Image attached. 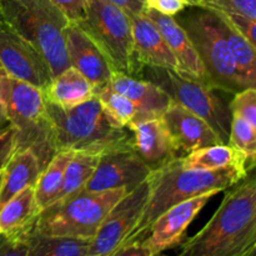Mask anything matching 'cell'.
Segmentation results:
<instances>
[{"label": "cell", "instance_id": "6da1fadb", "mask_svg": "<svg viewBox=\"0 0 256 256\" xmlns=\"http://www.w3.org/2000/svg\"><path fill=\"white\" fill-rule=\"evenodd\" d=\"M249 178V176H248ZM178 256H256V182L245 178L224 196Z\"/></svg>", "mask_w": 256, "mask_h": 256}, {"label": "cell", "instance_id": "7a4b0ae2", "mask_svg": "<svg viewBox=\"0 0 256 256\" xmlns=\"http://www.w3.org/2000/svg\"><path fill=\"white\" fill-rule=\"evenodd\" d=\"M252 166V164H238L218 170H195L182 166L176 159L152 172L146 205L128 242L144 239L152 222L174 205L209 192L219 194L235 186L249 176Z\"/></svg>", "mask_w": 256, "mask_h": 256}, {"label": "cell", "instance_id": "3957f363", "mask_svg": "<svg viewBox=\"0 0 256 256\" xmlns=\"http://www.w3.org/2000/svg\"><path fill=\"white\" fill-rule=\"evenodd\" d=\"M50 140L58 152H104L132 142L129 129L112 124L96 96L72 108L45 102Z\"/></svg>", "mask_w": 256, "mask_h": 256}, {"label": "cell", "instance_id": "277c9868", "mask_svg": "<svg viewBox=\"0 0 256 256\" xmlns=\"http://www.w3.org/2000/svg\"><path fill=\"white\" fill-rule=\"evenodd\" d=\"M0 5L5 24L42 55L52 78L72 66L65 42L70 22L50 0H0Z\"/></svg>", "mask_w": 256, "mask_h": 256}, {"label": "cell", "instance_id": "5b68a950", "mask_svg": "<svg viewBox=\"0 0 256 256\" xmlns=\"http://www.w3.org/2000/svg\"><path fill=\"white\" fill-rule=\"evenodd\" d=\"M174 19L192 40L214 89L235 94L249 88L238 72L216 12L199 4H189Z\"/></svg>", "mask_w": 256, "mask_h": 256}, {"label": "cell", "instance_id": "8992f818", "mask_svg": "<svg viewBox=\"0 0 256 256\" xmlns=\"http://www.w3.org/2000/svg\"><path fill=\"white\" fill-rule=\"evenodd\" d=\"M125 194V189L82 190L42 209L32 230L42 235L92 240L108 212Z\"/></svg>", "mask_w": 256, "mask_h": 256}, {"label": "cell", "instance_id": "52a82bcc", "mask_svg": "<svg viewBox=\"0 0 256 256\" xmlns=\"http://www.w3.org/2000/svg\"><path fill=\"white\" fill-rule=\"evenodd\" d=\"M0 95L10 126L15 130L16 149L34 150L44 169L56 152L50 140L42 90L9 76L2 69Z\"/></svg>", "mask_w": 256, "mask_h": 256}, {"label": "cell", "instance_id": "ba28073f", "mask_svg": "<svg viewBox=\"0 0 256 256\" xmlns=\"http://www.w3.org/2000/svg\"><path fill=\"white\" fill-rule=\"evenodd\" d=\"M136 76L156 84L172 102L205 120L220 142L228 144L232 112L229 104L216 94V89L172 70L149 65H142Z\"/></svg>", "mask_w": 256, "mask_h": 256}, {"label": "cell", "instance_id": "9c48e42d", "mask_svg": "<svg viewBox=\"0 0 256 256\" xmlns=\"http://www.w3.org/2000/svg\"><path fill=\"white\" fill-rule=\"evenodd\" d=\"M76 24L98 45L112 69L136 78L139 64L126 12L108 0H89L85 15Z\"/></svg>", "mask_w": 256, "mask_h": 256}, {"label": "cell", "instance_id": "30bf717a", "mask_svg": "<svg viewBox=\"0 0 256 256\" xmlns=\"http://www.w3.org/2000/svg\"><path fill=\"white\" fill-rule=\"evenodd\" d=\"M150 192V176L112 208L90 242L88 256H110L128 242L142 218Z\"/></svg>", "mask_w": 256, "mask_h": 256}, {"label": "cell", "instance_id": "8fae6325", "mask_svg": "<svg viewBox=\"0 0 256 256\" xmlns=\"http://www.w3.org/2000/svg\"><path fill=\"white\" fill-rule=\"evenodd\" d=\"M152 172L129 142L106 150L100 155L96 168L84 190L96 192L125 189L129 192L142 184Z\"/></svg>", "mask_w": 256, "mask_h": 256}, {"label": "cell", "instance_id": "7c38bea8", "mask_svg": "<svg viewBox=\"0 0 256 256\" xmlns=\"http://www.w3.org/2000/svg\"><path fill=\"white\" fill-rule=\"evenodd\" d=\"M0 64L9 76L40 90L52 80L49 65L42 55L5 22L0 24Z\"/></svg>", "mask_w": 256, "mask_h": 256}, {"label": "cell", "instance_id": "4fadbf2b", "mask_svg": "<svg viewBox=\"0 0 256 256\" xmlns=\"http://www.w3.org/2000/svg\"><path fill=\"white\" fill-rule=\"evenodd\" d=\"M215 195V192L200 195L174 205L162 212L152 222L142 239L145 246L152 254H160L179 245L192 220Z\"/></svg>", "mask_w": 256, "mask_h": 256}, {"label": "cell", "instance_id": "5bb4252c", "mask_svg": "<svg viewBox=\"0 0 256 256\" xmlns=\"http://www.w3.org/2000/svg\"><path fill=\"white\" fill-rule=\"evenodd\" d=\"M65 42L70 64L94 86L95 92L109 84L114 69L98 45L76 22L68 24Z\"/></svg>", "mask_w": 256, "mask_h": 256}, {"label": "cell", "instance_id": "9a60e30c", "mask_svg": "<svg viewBox=\"0 0 256 256\" xmlns=\"http://www.w3.org/2000/svg\"><path fill=\"white\" fill-rule=\"evenodd\" d=\"M128 129L132 132V149L152 172L182 158L162 118L138 120Z\"/></svg>", "mask_w": 256, "mask_h": 256}, {"label": "cell", "instance_id": "2e32d148", "mask_svg": "<svg viewBox=\"0 0 256 256\" xmlns=\"http://www.w3.org/2000/svg\"><path fill=\"white\" fill-rule=\"evenodd\" d=\"M144 14L156 25L162 32L170 52L178 64V74L189 79L196 80L212 88L204 65L189 39L185 30L174 19V16L160 14L152 9H145Z\"/></svg>", "mask_w": 256, "mask_h": 256}, {"label": "cell", "instance_id": "e0dca14e", "mask_svg": "<svg viewBox=\"0 0 256 256\" xmlns=\"http://www.w3.org/2000/svg\"><path fill=\"white\" fill-rule=\"evenodd\" d=\"M162 119L179 154H189L200 148L224 144L205 120L176 102H172Z\"/></svg>", "mask_w": 256, "mask_h": 256}, {"label": "cell", "instance_id": "ac0fdd59", "mask_svg": "<svg viewBox=\"0 0 256 256\" xmlns=\"http://www.w3.org/2000/svg\"><path fill=\"white\" fill-rule=\"evenodd\" d=\"M109 86L124 95L135 105V122L162 118L172 102L169 95L154 82L116 70L112 72Z\"/></svg>", "mask_w": 256, "mask_h": 256}, {"label": "cell", "instance_id": "d6986e66", "mask_svg": "<svg viewBox=\"0 0 256 256\" xmlns=\"http://www.w3.org/2000/svg\"><path fill=\"white\" fill-rule=\"evenodd\" d=\"M132 22L134 54L139 64L164 68L178 72V64L174 55L165 42L156 25L144 14H129Z\"/></svg>", "mask_w": 256, "mask_h": 256}, {"label": "cell", "instance_id": "ffe728a7", "mask_svg": "<svg viewBox=\"0 0 256 256\" xmlns=\"http://www.w3.org/2000/svg\"><path fill=\"white\" fill-rule=\"evenodd\" d=\"M42 170L35 152L29 148L16 149L2 168L0 208L26 188L34 186Z\"/></svg>", "mask_w": 256, "mask_h": 256}, {"label": "cell", "instance_id": "44dd1931", "mask_svg": "<svg viewBox=\"0 0 256 256\" xmlns=\"http://www.w3.org/2000/svg\"><path fill=\"white\" fill-rule=\"evenodd\" d=\"M39 212L34 186L22 190L0 208V234L28 236Z\"/></svg>", "mask_w": 256, "mask_h": 256}, {"label": "cell", "instance_id": "7402d4cb", "mask_svg": "<svg viewBox=\"0 0 256 256\" xmlns=\"http://www.w3.org/2000/svg\"><path fill=\"white\" fill-rule=\"evenodd\" d=\"M45 102L62 108H72L95 96V89L74 66L52 78L42 89Z\"/></svg>", "mask_w": 256, "mask_h": 256}, {"label": "cell", "instance_id": "603a6c76", "mask_svg": "<svg viewBox=\"0 0 256 256\" xmlns=\"http://www.w3.org/2000/svg\"><path fill=\"white\" fill-rule=\"evenodd\" d=\"M179 164L186 169L218 170L238 164H252L244 154L230 144H215L200 148L178 159Z\"/></svg>", "mask_w": 256, "mask_h": 256}, {"label": "cell", "instance_id": "cb8c5ba5", "mask_svg": "<svg viewBox=\"0 0 256 256\" xmlns=\"http://www.w3.org/2000/svg\"><path fill=\"white\" fill-rule=\"evenodd\" d=\"M90 242L78 238L42 235L32 230L28 235L25 256H88Z\"/></svg>", "mask_w": 256, "mask_h": 256}, {"label": "cell", "instance_id": "d4e9b609", "mask_svg": "<svg viewBox=\"0 0 256 256\" xmlns=\"http://www.w3.org/2000/svg\"><path fill=\"white\" fill-rule=\"evenodd\" d=\"M75 152H58L42 170L34 185L35 199L40 212L52 204L64 180V172Z\"/></svg>", "mask_w": 256, "mask_h": 256}, {"label": "cell", "instance_id": "484cf974", "mask_svg": "<svg viewBox=\"0 0 256 256\" xmlns=\"http://www.w3.org/2000/svg\"><path fill=\"white\" fill-rule=\"evenodd\" d=\"M102 152H75L64 172L62 185L55 198L58 200L76 194L84 190V186L92 178L96 168Z\"/></svg>", "mask_w": 256, "mask_h": 256}, {"label": "cell", "instance_id": "4316f807", "mask_svg": "<svg viewBox=\"0 0 256 256\" xmlns=\"http://www.w3.org/2000/svg\"><path fill=\"white\" fill-rule=\"evenodd\" d=\"M220 18V16H219ZM220 29L224 35L230 52L236 64L238 72L249 88L256 86V55L252 46L239 32L220 18Z\"/></svg>", "mask_w": 256, "mask_h": 256}, {"label": "cell", "instance_id": "83f0119b", "mask_svg": "<svg viewBox=\"0 0 256 256\" xmlns=\"http://www.w3.org/2000/svg\"><path fill=\"white\" fill-rule=\"evenodd\" d=\"M102 110L112 125L120 129H128L136 118V108L128 98L115 92L109 84L95 92Z\"/></svg>", "mask_w": 256, "mask_h": 256}, {"label": "cell", "instance_id": "f1b7e54d", "mask_svg": "<svg viewBox=\"0 0 256 256\" xmlns=\"http://www.w3.org/2000/svg\"><path fill=\"white\" fill-rule=\"evenodd\" d=\"M228 144L232 145L248 159L255 162L256 155V126L239 115L232 114L230 132Z\"/></svg>", "mask_w": 256, "mask_h": 256}, {"label": "cell", "instance_id": "f546056e", "mask_svg": "<svg viewBox=\"0 0 256 256\" xmlns=\"http://www.w3.org/2000/svg\"><path fill=\"white\" fill-rule=\"evenodd\" d=\"M232 114L239 115L242 119L256 126V89L248 88L239 92H235L234 98L229 102Z\"/></svg>", "mask_w": 256, "mask_h": 256}, {"label": "cell", "instance_id": "4dcf8cb0", "mask_svg": "<svg viewBox=\"0 0 256 256\" xmlns=\"http://www.w3.org/2000/svg\"><path fill=\"white\" fill-rule=\"evenodd\" d=\"M198 4L212 10L239 12L256 20V0H200Z\"/></svg>", "mask_w": 256, "mask_h": 256}, {"label": "cell", "instance_id": "1f68e13d", "mask_svg": "<svg viewBox=\"0 0 256 256\" xmlns=\"http://www.w3.org/2000/svg\"><path fill=\"white\" fill-rule=\"evenodd\" d=\"M70 22H78L86 12L89 0H50Z\"/></svg>", "mask_w": 256, "mask_h": 256}, {"label": "cell", "instance_id": "d6a6232c", "mask_svg": "<svg viewBox=\"0 0 256 256\" xmlns=\"http://www.w3.org/2000/svg\"><path fill=\"white\" fill-rule=\"evenodd\" d=\"M28 236L0 234V256H25Z\"/></svg>", "mask_w": 256, "mask_h": 256}, {"label": "cell", "instance_id": "836d02e7", "mask_svg": "<svg viewBox=\"0 0 256 256\" xmlns=\"http://www.w3.org/2000/svg\"><path fill=\"white\" fill-rule=\"evenodd\" d=\"M145 9H152L160 14L175 16L189 5L188 0H144Z\"/></svg>", "mask_w": 256, "mask_h": 256}, {"label": "cell", "instance_id": "e575fe53", "mask_svg": "<svg viewBox=\"0 0 256 256\" xmlns=\"http://www.w3.org/2000/svg\"><path fill=\"white\" fill-rule=\"evenodd\" d=\"M16 150V135L12 126L0 132V169L4 168L12 152Z\"/></svg>", "mask_w": 256, "mask_h": 256}, {"label": "cell", "instance_id": "d590c367", "mask_svg": "<svg viewBox=\"0 0 256 256\" xmlns=\"http://www.w3.org/2000/svg\"><path fill=\"white\" fill-rule=\"evenodd\" d=\"M110 256H165L164 252L160 254H152L150 250L145 246L142 239L132 240L125 242L124 245L115 250Z\"/></svg>", "mask_w": 256, "mask_h": 256}, {"label": "cell", "instance_id": "8d00e7d4", "mask_svg": "<svg viewBox=\"0 0 256 256\" xmlns=\"http://www.w3.org/2000/svg\"><path fill=\"white\" fill-rule=\"evenodd\" d=\"M116 6L122 8L128 14H140L144 12V0H108Z\"/></svg>", "mask_w": 256, "mask_h": 256}, {"label": "cell", "instance_id": "74e56055", "mask_svg": "<svg viewBox=\"0 0 256 256\" xmlns=\"http://www.w3.org/2000/svg\"><path fill=\"white\" fill-rule=\"evenodd\" d=\"M8 128H10V122H9V118H8L4 102H2V95H0V132H4V130L8 129Z\"/></svg>", "mask_w": 256, "mask_h": 256}, {"label": "cell", "instance_id": "f35d334b", "mask_svg": "<svg viewBox=\"0 0 256 256\" xmlns=\"http://www.w3.org/2000/svg\"><path fill=\"white\" fill-rule=\"evenodd\" d=\"M4 22V16H2V5H0V24Z\"/></svg>", "mask_w": 256, "mask_h": 256}, {"label": "cell", "instance_id": "ab89813d", "mask_svg": "<svg viewBox=\"0 0 256 256\" xmlns=\"http://www.w3.org/2000/svg\"><path fill=\"white\" fill-rule=\"evenodd\" d=\"M188 2H189V4H198L200 0H188Z\"/></svg>", "mask_w": 256, "mask_h": 256}, {"label": "cell", "instance_id": "60d3db41", "mask_svg": "<svg viewBox=\"0 0 256 256\" xmlns=\"http://www.w3.org/2000/svg\"><path fill=\"white\" fill-rule=\"evenodd\" d=\"M2 169H0V185H2Z\"/></svg>", "mask_w": 256, "mask_h": 256}, {"label": "cell", "instance_id": "b9f144b4", "mask_svg": "<svg viewBox=\"0 0 256 256\" xmlns=\"http://www.w3.org/2000/svg\"><path fill=\"white\" fill-rule=\"evenodd\" d=\"M2 64H0V70H2Z\"/></svg>", "mask_w": 256, "mask_h": 256}]
</instances>
